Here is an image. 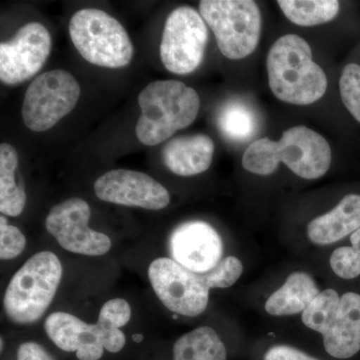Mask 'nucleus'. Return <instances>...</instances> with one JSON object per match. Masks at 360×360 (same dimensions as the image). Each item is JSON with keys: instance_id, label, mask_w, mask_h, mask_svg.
<instances>
[{"instance_id": "bb28decb", "label": "nucleus", "mask_w": 360, "mask_h": 360, "mask_svg": "<svg viewBox=\"0 0 360 360\" xmlns=\"http://www.w3.org/2000/svg\"><path fill=\"white\" fill-rule=\"evenodd\" d=\"M26 238L18 227L9 225L4 215L0 217V258L13 259L22 253Z\"/></svg>"}, {"instance_id": "20e7f679", "label": "nucleus", "mask_w": 360, "mask_h": 360, "mask_svg": "<svg viewBox=\"0 0 360 360\" xmlns=\"http://www.w3.org/2000/svg\"><path fill=\"white\" fill-rule=\"evenodd\" d=\"M63 277V265L51 251L35 253L11 279L4 311L16 324H32L51 304Z\"/></svg>"}, {"instance_id": "b1692460", "label": "nucleus", "mask_w": 360, "mask_h": 360, "mask_svg": "<svg viewBox=\"0 0 360 360\" xmlns=\"http://www.w3.org/2000/svg\"><path fill=\"white\" fill-rule=\"evenodd\" d=\"M352 246H343L333 251L330 266L333 272L345 279L360 276V229L350 236Z\"/></svg>"}, {"instance_id": "4be33fe9", "label": "nucleus", "mask_w": 360, "mask_h": 360, "mask_svg": "<svg viewBox=\"0 0 360 360\" xmlns=\"http://www.w3.org/2000/svg\"><path fill=\"white\" fill-rule=\"evenodd\" d=\"M277 4L291 22L304 27L329 22L340 7L338 0H278Z\"/></svg>"}, {"instance_id": "473e14b6", "label": "nucleus", "mask_w": 360, "mask_h": 360, "mask_svg": "<svg viewBox=\"0 0 360 360\" xmlns=\"http://www.w3.org/2000/svg\"><path fill=\"white\" fill-rule=\"evenodd\" d=\"M132 340L137 343L141 342V341L143 340V335H141V333H135V335L132 336Z\"/></svg>"}, {"instance_id": "f3484780", "label": "nucleus", "mask_w": 360, "mask_h": 360, "mask_svg": "<svg viewBox=\"0 0 360 360\" xmlns=\"http://www.w3.org/2000/svg\"><path fill=\"white\" fill-rule=\"evenodd\" d=\"M319 293V288L309 274L293 272L283 285L269 296L265 303V310L274 316L300 314L309 307Z\"/></svg>"}, {"instance_id": "6e6552de", "label": "nucleus", "mask_w": 360, "mask_h": 360, "mask_svg": "<svg viewBox=\"0 0 360 360\" xmlns=\"http://www.w3.org/2000/svg\"><path fill=\"white\" fill-rule=\"evenodd\" d=\"M208 30L200 13L191 6H179L168 15L160 44L163 65L174 75L198 70L205 58Z\"/></svg>"}, {"instance_id": "5701e85b", "label": "nucleus", "mask_w": 360, "mask_h": 360, "mask_svg": "<svg viewBox=\"0 0 360 360\" xmlns=\"http://www.w3.org/2000/svg\"><path fill=\"white\" fill-rule=\"evenodd\" d=\"M340 297L333 290H326L309 303V307L303 310L302 319L303 323L312 330L321 333L328 330L331 321L335 319Z\"/></svg>"}, {"instance_id": "72a5a7b5", "label": "nucleus", "mask_w": 360, "mask_h": 360, "mask_svg": "<svg viewBox=\"0 0 360 360\" xmlns=\"http://www.w3.org/2000/svg\"><path fill=\"white\" fill-rule=\"evenodd\" d=\"M0 343H1V352H2V350H4V338H1V341H0Z\"/></svg>"}, {"instance_id": "f03ea898", "label": "nucleus", "mask_w": 360, "mask_h": 360, "mask_svg": "<svg viewBox=\"0 0 360 360\" xmlns=\"http://www.w3.org/2000/svg\"><path fill=\"white\" fill-rule=\"evenodd\" d=\"M269 84L272 94L283 103L309 105L328 90V77L315 63L309 42L297 34L279 37L266 58Z\"/></svg>"}, {"instance_id": "7ed1b4c3", "label": "nucleus", "mask_w": 360, "mask_h": 360, "mask_svg": "<svg viewBox=\"0 0 360 360\" xmlns=\"http://www.w3.org/2000/svg\"><path fill=\"white\" fill-rule=\"evenodd\" d=\"M141 116L135 132L146 146H158L198 117L200 99L193 87L177 80H156L139 96Z\"/></svg>"}, {"instance_id": "2eb2a0df", "label": "nucleus", "mask_w": 360, "mask_h": 360, "mask_svg": "<svg viewBox=\"0 0 360 360\" xmlns=\"http://www.w3.org/2000/svg\"><path fill=\"white\" fill-rule=\"evenodd\" d=\"M214 142L203 134L182 135L168 141L162 149L165 167L180 176H193L212 165Z\"/></svg>"}, {"instance_id": "6ab92c4d", "label": "nucleus", "mask_w": 360, "mask_h": 360, "mask_svg": "<svg viewBox=\"0 0 360 360\" xmlns=\"http://www.w3.org/2000/svg\"><path fill=\"white\" fill-rule=\"evenodd\" d=\"M220 134L231 141L245 142L259 129V116L251 104L243 99H231L222 104L217 115Z\"/></svg>"}, {"instance_id": "2f4dec72", "label": "nucleus", "mask_w": 360, "mask_h": 360, "mask_svg": "<svg viewBox=\"0 0 360 360\" xmlns=\"http://www.w3.org/2000/svg\"><path fill=\"white\" fill-rule=\"evenodd\" d=\"M103 345L101 342H94L78 348L75 354L79 360H98L103 356Z\"/></svg>"}, {"instance_id": "cd10ccee", "label": "nucleus", "mask_w": 360, "mask_h": 360, "mask_svg": "<svg viewBox=\"0 0 360 360\" xmlns=\"http://www.w3.org/2000/svg\"><path fill=\"white\" fill-rule=\"evenodd\" d=\"M130 319L131 309L129 303L122 298H115L104 303L97 321L111 328H120L127 326Z\"/></svg>"}, {"instance_id": "1a4fd4ad", "label": "nucleus", "mask_w": 360, "mask_h": 360, "mask_svg": "<svg viewBox=\"0 0 360 360\" xmlns=\"http://www.w3.org/2000/svg\"><path fill=\"white\" fill-rule=\"evenodd\" d=\"M148 277L155 295L167 309L184 316H198L205 312L210 288L206 274H195L172 258L153 260Z\"/></svg>"}, {"instance_id": "423d86ee", "label": "nucleus", "mask_w": 360, "mask_h": 360, "mask_svg": "<svg viewBox=\"0 0 360 360\" xmlns=\"http://www.w3.org/2000/svg\"><path fill=\"white\" fill-rule=\"evenodd\" d=\"M200 13L212 28L225 58L240 60L257 49L262 34V13L252 0H202Z\"/></svg>"}, {"instance_id": "393cba45", "label": "nucleus", "mask_w": 360, "mask_h": 360, "mask_svg": "<svg viewBox=\"0 0 360 360\" xmlns=\"http://www.w3.org/2000/svg\"><path fill=\"white\" fill-rule=\"evenodd\" d=\"M340 90L341 101L345 108L360 123V65L349 63L343 68Z\"/></svg>"}, {"instance_id": "dca6fc26", "label": "nucleus", "mask_w": 360, "mask_h": 360, "mask_svg": "<svg viewBox=\"0 0 360 360\" xmlns=\"http://www.w3.org/2000/svg\"><path fill=\"white\" fill-rule=\"evenodd\" d=\"M360 229V195L348 194L333 210L310 221L307 236L315 245H328Z\"/></svg>"}, {"instance_id": "9d476101", "label": "nucleus", "mask_w": 360, "mask_h": 360, "mask_svg": "<svg viewBox=\"0 0 360 360\" xmlns=\"http://www.w3.org/2000/svg\"><path fill=\"white\" fill-rule=\"evenodd\" d=\"M90 215L91 212L86 201L70 198L51 208L45 219V227L65 250L101 257L110 251V238L89 229Z\"/></svg>"}, {"instance_id": "a211bd4d", "label": "nucleus", "mask_w": 360, "mask_h": 360, "mask_svg": "<svg viewBox=\"0 0 360 360\" xmlns=\"http://www.w3.org/2000/svg\"><path fill=\"white\" fill-rule=\"evenodd\" d=\"M44 329L52 342L63 352H77L78 348L85 345L101 342L96 324L86 323L66 312L58 311L49 315Z\"/></svg>"}, {"instance_id": "f257e3e1", "label": "nucleus", "mask_w": 360, "mask_h": 360, "mask_svg": "<svg viewBox=\"0 0 360 360\" xmlns=\"http://www.w3.org/2000/svg\"><path fill=\"white\" fill-rule=\"evenodd\" d=\"M331 160L328 141L319 132L297 125L285 130L278 141H253L243 156V167L251 174L267 176L283 162L302 179H317L328 172Z\"/></svg>"}, {"instance_id": "f8f14e48", "label": "nucleus", "mask_w": 360, "mask_h": 360, "mask_svg": "<svg viewBox=\"0 0 360 360\" xmlns=\"http://www.w3.org/2000/svg\"><path fill=\"white\" fill-rule=\"evenodd\" d=\"M94 193L106 202L149 210H163L170 201L169 193L160 182L134 170L106 172L94 184Z\"/></svg>"}, {"instance_id": "a878e982", "label": "nucleus", "mask_w": 360, "mask_h": 360, "mask_svg": "<svg viewBox=\"0 0 360 360\" xmlns=\"http://www.w3.org/2000/svg\"><path fill=\"white\" fill-rule=\"evenodd\" d=\"M243 271V265L238 258L227 257L212 271L206 274L208 285L212 288H227L238 281Z\"/></svg>"}, {"instance_id": "ddd939ff", "label": "nucleus", "mask_w": 360, "mask_h": 360, "mask_svg": "<svg viewBox=\"0 0 360 360\" xmlns=\"http://www.w3.org/2000/svg\"><path fill=\"white\" fill-rule=\"evenodd\" d=\"M172 259L195 274H207L221 262L224 243L219 234L207 222H184L169 238Z\"/></svg>"}, {"instance_id": "c85d7f7f", "label": "nucleus", "mask_w": 360, "mask_h": 360, "mask_svg": "<svg viewBox=\"0 0 360 360\" xmlns=\"http://www.w3.org/2000/svg\"><path fill=\"white\" fill-rule=\"evenodd\" d=\"M96 324L98 340L104 349L108 350L111 354H116L124 347L127 340L124 333L120 328H111L98 321Z\"/></svg>"}, {"instance_id": "9b49d317", "label": "nucleus", "mask_w": 360, "mask_h": 360, "mask_svg": "<svg viewBox=\"0 0 360 360\" xmlns=\"http://www.w3.org/2000/svg\"><path fill=\"white\" fill-rule=\"evenodd\" d=\"M51 45V33L41 23L22 26L13 39L0 44L2 84H20L34 77L46 63Z\"/></svg>"}, {"instance_id": "aec40b11", "label": "nucleus", "mask_w": 360, "mask_h": 360, "mask_svg": "<svg viewBox=\"0 0 360 360\" xmlns=\"http://www.w3.org/2000/svg\"><path fill=\"white\" fill-rule=\"evenodd\" d=\"M224 343L217 331L201 326L182 335L174 343V360H226Z\"/></svg>"}, {"instance_id": "0eeeda50", "label": "nucleus", "mask_w": 360, "mask_h": 360, "mask_svg": "<svg viewBox=\"0 0 360 360\" xmlns=\"http://www.w3.org/2000/svg\"><path fill=\"white\" fill-rule=\"evenodd\" d=\"M79 96V84L68 71L42 73L26 90L23 122L32 131H46L75 108Z\"/></svg>"}, {"instance_id": "412c9836", "label": "nucleus", "mask_w": 360, "mask_h": 360, "mask_svg": "<svg viewBox=\"0 0 360 360\" xmlns=\"http://www.w3.org/2000/svg\"><path fill=\"white\" fill-rule=\"evenodd\" d=\"M18 155L11 144L0 146V212L8 217H18L26 205L25 188L15 181Z\"/></svg>"}, {"instance_id": "39448f33", "label": "nucleus", "mask_w": 360, "mask_h": 360, "mask_svg": "<svg viewBox=\"0 0 360 360\" xmlns=\"http://www.w3.org/2000/svg\"><path fill=\"white\" fill-rule=\"evenodd\" d=\"M70 34L80 56L94 65L124 68L134 56V45L122 23L99 9L73 14Z\"/></svg>"}, {"instance_id": "7c9ffc66", "label": "nucleus", "mask_w": 360, "mask_h": 360, "mask_svg": "<svg viewBox=\"0 0 360 360\" xmlns=\"http://www.w3.org/2000/svg\"><path fill=\"white\" fill-rule=\"evenodd\" d=\"M18 360H53L41 345L35 342H25L18 350Z\"/></svg>"}, {"instance_id": "c756f323", "label": "nucleus", "mask_w": 360, "mask_h": 360, "mask_svg": "<svg viewBox=\"0 0 360 360\" xmlns=\"http://www.w3.org/2000/svg\"><path fill=\"white\" fill-rule=\"evenodd\" d=\"M264 360H319L290 345H274L265 352Z\"/></svg>"}, {"instance_id": "4468645a", "label": "nucleus", "mask_w": 360, "mask_h": 360, "mask_svg": "<svg viewBox=\"0 0 360 360\" xmlns=\"http://www.w3.org/2000/svg\"><path fill=\"white\" fill-rule=\"evenodd\" d=\"M326 352L335 359L354 356L360 350V295L345 293L335 319L323 335Z\"/></svg>"}]
</instances>
